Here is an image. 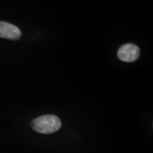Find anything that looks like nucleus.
Masks as SVG:
<instances>
[{"label":"nucleus","mask_w":153,"mask_h":153,"mask_svg":"<svg viewBox=\"0 0 153 153\" xmlns=\"http://www.w3.org/2000/svg\"><path fill=\"white\" fill-rule=\"evenodd\" d=\"M22 36V31L14 24L0 22V38L10 40H18Z\"/></svg>","instance_id":"obj_3"},{"label":"nucleus","mask_w":153,"mask_h":153,"mask_svg":"<svg viewBox=\"0 0 153 153\" xmlns=\"http://www.w3.org/2000/svg\"><path fill=\"white\" fill-rule=\"evenodd\" d=\"M62 126L60 118L55 115H44L31 121L34 131L42 134H51L59 131Z\"/></svg>","instance_id":"obj_1"},{"label":"nucleus","mask_w":153,"mask_h":153,"mask_svg":"<svg viewBox=\"0 0 153 153\" xmlns=\"http://www.w3.org/2000/svg\"><path fill=\"white\" fill-rule=\"evenodd\" d=\"M140 55V50L133 43H126L122 45L118 51V57L121 61L132 62L136 61Z\"/></svg>","instance_id":"obj_2"}]
</instances>
